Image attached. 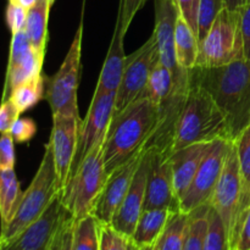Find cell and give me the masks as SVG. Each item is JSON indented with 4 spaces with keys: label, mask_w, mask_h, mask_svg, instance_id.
Listing matches in <instances>:
<instances>
[{
    "label": "cell",
    "mask_w": 250,
    "mask_h": 250,
    "mask_svg": "<svg viewBox=\"0 0 250 250\" xmlns=\"http://www.w3.org/2000/svg\"><path fill=\"white\" fill-rule=\"evenodd\" d=\"M188 78L214 98L226 119L229 139L236 141L250 126V60L242 58L219 67L195 66Z\"/></svg>",
    "instance_id": "6da1fadb"
},
{
    "label": "cell",
    "mask_w": 250,
    "mask_h": 250,
    "mask_svg": "<svg viewBox=\"0 0 250 250\" xmlns=\"http://www.w3.org/2000/svg\"><path fill=\"white\" fill-rule=\"evenodd\" d=\"M158 106L146 95L115 112L103 144L105 171L109 177L134 154L146 149L158 124Z\"/></svg>",
    "instance_id": "7a4b0ae2"
},
{
    "label": "cell",
    "mask_w": 250,
    "mask_h": 250,
    "mask_svg": "<svg viewBox=\"0 0 250 250\" xmlns=\"http://www.w3.org/2000/svg\"><path fill=\"white\" fill-rule=\"evenodd\" d=\"M229 139L224 114L207 89L189 83L176 125L171 153L197 143Z\"/></svg>",
    "instance_id": "3957f363"
},
{
    "label": "cell",
    "mask_w": 250,
    "mask_h": 250,
    "mask_svg": "<svg viewBox=\"0 0 250 250\" xmlns=\"http://www.w3.org/2000/svg\"><path fill=\"white\" fill-rule=\"evenodd\" d=\"M60 194L53 146L50 142L44 146V154L38 171L26 192L22 193L16 214L6 226L1 227L0 244H5L23 231L27 226L44 214L54 198Z\"/></svg>",
    "instance_id": "277c9868"
},
{
    "label": "cell",
    "mask_w": 250,
    "mask_h": 250,
    "mask_svg": "<svg viewBox=\"0 0 250 250\" xmlns=\"http://www.w3.org/2000/svg\"><path fill=\"white\" fill-rule=\"evenodd\" d=\"M106 181L103 146H99L82 161L77 172L60 192L61 202L75 221L93 215Z\"/></svg>",
    "instance_id": "5b68a950"
},
{
    "label": "cell",
    "mask_w": 250,
    "mask_h": 250,
    "mask_svg": "<svg viewBox=\"0 0 250 250\" xmlns=\"http://www.w3.org/2000/svg\"><path fill=\"white\" fill-rule=\"evenodd\" d=\"M244 58L239 10L225 7L212 23L207 36L199 42L197 65L219 67Z\"/></svg>",
    "instance_id": "8992f818"
},
{
    "label": "cell",
    "mask_w": 250,
    "mask_h": 250,
    "mask_svg": "<svg viewBox=\"0 0 250 250\" xmlns=\"http://www.w3.org/2000/svg\"><path fill=\"white\" fill-rule=\"evenodd\" d=\"M82 23L78 27L70 49L58 72L48 81L45 99L50 105L53 116L67 115L80 117L78 110V84L81 75V53H82Z\"/></svg>",
    "instance_id": "52a82bcc"
},
{
    "label": "cell",
    "mask_w": 250,
    "mask_h": 250,
    "mask_svg": "<svg viewBox=\"0 0 250 250\" xmlns=\"http://www.w3.org/2000/svg\"><path fill=\"white\" fill-rule=\"evenodd\" d=\"M71 219H73L72 215L63 207L58 194L39 219L11 241L0 244V250H51Z\"/></svg>",
    "instance_id": "ba28073f"
},
{
    "label": "cell",
    "mask_w": 250,
    "mask_h": 250,
    "mask_svg": "<svg viewBox=\"0 0 250 250\" xmlns=\"http://www.w3.org/2000/svg\"><path fill=\"white\" fill-rule=\"evenodd\" d=\"M115 99L116 92H105L102 94L94 93L93 95L89 109L78 131L77 148L68 180L77 172L82 161L89 155L90 151L104 144L105 136L115 114Z\"/></svg>",
    "instance_id": "9c48e42d"
},
{
    "label": "cell",
    "mask_w": 250,
    "mask_h": 250,
    "mask_svg": "<svg viewBox=\"0 0 250 250\" xmlns=\"http://www.w3.org/2000/svg\"><path fill=\"white\" fill-rule=\"evenodd\" d=\"M159 61V49L153 34L141 48L127 55L124 75L116 92L115 112L124 110L143 94L151 71Z\"/></svg>",
    "instance_id": "30bf717a"
},
{
    "label": "cell",
    "mask_w": 250,
    "mask_h": 250,
    "mask_svg": "<svg viewBox=\"0 0 250 250\" xmlns=\"http://www.w3.org/2000/svg\"><path fill=\"white\" fill-rule=\"evenodd\" d=\"M180 10L175 0H155V37L160 62L171 71L175 81V92L186 93L189 87L188 71L181 67L176 59L175 28L180 17Z\"/></svg>",
    "instance_id": "8fae6325"
},
{
    "label": "cell",
    "mask_w": 250,
    "mask_h": 250,
    "mask_svg": "<svg viewBox=\"0 0 250 250\" xmlns=\"http://www.w3.org/2000/svg\"><path fill=\"white\" fill-rule=\"evenodd\" d=\"M232 141L217 139L195 173L192 183L180 200V210L189 214L202 205L210 204L220 180Z\"/></svg>",
    "instance_id": "7c38bea8"
},
{
    "label": "cell",
    "mask_w": 250,
    "mask_h": 250,
    "mask_svg": "<svg viewBox=\"0 0 250 250\" xmlns=\"http://www.w3.org/2000/svg\"><path fill=\"white\" fill-rule=\"evenodd\" d=\"M239 199H241V173H239L238 153H237L236 143L232 142L224 170L210 200L211 207L219 212L226 226L229 236V244L236 225Z\"/></svg>",
    "instance_id": "4fadbf2b"
},
{
    "label": "cell",
    "mask_w": 250,
    "mask_h": 250,
    "mask_svg": "<svg viewBox=\"0 0 250 250\" xmlns=\"http://www.w3.org/2000/svg\"><path fill=\"white\" fill-rule=\"evenodd\" d=\"M146 154V149L134 154L127 163L120 166L107 177L103 192L98 199L93 215L103 224H110L115 212L121 207L131 188L133 178L139 167L142 159Z\"/></svg>",
    "instance_id": "5bb4252c"
},
{
    "label": "cell",
    "mask_w": 250,
    "mask_h": 250,
    "mask_svg": "<svg viewBox=\"0 0 250 250\" xmlns=\"http://www.w3.org/2000/svg\"><path fill=\"white\" fill-rule=\"evenodd\" d=\"M150 151V167L146 182V204L144 210L148 209H171L180 210V199L173 187L172 166L168 156L163 155L155 149Z\"/></svg>",
    "instance_id": "9a60e30c"
},
{
    "label": "cell",
    "mask_w": 250,
    "mask_h": 250,
    "mask_svg": "<svg viewBox=\"0 0 250 250\" xmlns=\"http://www.w3.org/2000/svg\"><path fill=\"white\" fill-rule=\"evenodd\" d=\"M81 124L82 119L77 116H67V115L53 116V129L49 142L53 146L60 192L68 182L71 166L77 148Z\"/></svg>",
    "instance_id": "2e32d148"
},
{
    "label": "cell",
    "mask_w": 250,
    "mask_h": 250,
    "mask_svg": "<svg viewBox=\"0 0 250 250\" xmlns=\"http://www.w3.org/2000/svg\"><path fill=\"white\" fill-rule=\"evenodd\" d=\"M149 167H150V151L149 149H146V154L139 164L131 188L110 222L115 229L128 238H132L133 236L139 217L144 211Z\"/></svg>",
    "instance_id": "e0dca14e"
},
{
    "label": "cell",
    "mask_w": 250,
    "mask_h": 250,
    "mask_svg": "<svg viewBox=\"0 0 250 250\" xmlns=\"http://www.w3.org/2000/svg\"><path fill=\"white\" fill-rule=\"evenodd\" d=\"M212 144L214 142L192 144L180 150L173 151L168 155V160L172 166L173 187H175L176 195L180 200L185 195L195 173L198 172L202 163L209 154Z\"/></svg>",
    "instance_id": "ac0fdd59"
},
{
    "label": "cell",
    "mask_w": 250,
    "mask_h": 250,
    "mask_svg": "<svg viewBox=\"0 0 250 250\" xmlns=\"http://www.w3.org/2000/svg\"><path fill=\"white\" fill-rule=\"evenodd\" d=\"M125 34L126 33L122 32L121 27L116 23L109 51L103 63L102 72H100L99 80L95 87V94H102L105 92H117L119 89L122 75H124L125 61L127 58L124 49Z\"/></svg>",
    "instance_id": "d6986e66"
},
{
    "label": "cell",
    "mask_w": 250,
    "mask_h": 250,
    "mask_svg": "<svg viewBox=\"0 0 250 250\" xmlns=\"http://www.w3.org/2000/svg\"><path fill=\"white\" fill-rule=\"evenodd\" d=\"M237 146L241 173V199L237 211L236 225L231 237V250H236L244 219L250 208V126L234 141Z\"/></svg>",
    "instance_id": "ffe728a7"
},
{
    "label": "cell",
    "mask_w": 250,
    "mask_h": 250,
    "mask_svg": "<svg viewBox=\"0 0 250 250\" xmlns=\"http://www.w3.org/2000/svg\"><path fill=\"white\" fill-rule=\"evenodd\" d=\"M175 212V210L171 209L144 210L139 217L138 224H137L131 239L139 248L155 246L161 233L165 229L168 220Z\"/></svg>",
    "instance_id": "44dd1931"
},
{
    "label": "cell",
    "mask_w": 250,
    "mask_h": 250,
    "mask_svg": "<svg viewBox=\"0 0 250 250\" xmlns=\"http://www.w3.org/2000/svg\"><path fill=\"white\" fill-rule=\"evenodd\" d=\"M55 0H38L27 12L26 32L31 39L32 48L45 55L48 43V22L50 9Z\"/></svg>",
    "instance_id": "7402d4cb"
},
{
    "label": "cell",
    "mask_w": 250,
    "mask_h": 250,
    "mask_svg": "<svg viewBox=\"0 0 250 250\" xmlns=\"http://www.w3.org/2000/svg\"><path fill=\"white\" fill-rule=\"evenodd\" d=\"M176 59L181 67L192 70L197 65L199 39L190 24L180 15L175 28Z\"/></svg>",
    "instance_id": "603a6c76"
},
{
    "label": "cell",
    "mask_w": 250,
    "mask_h": 250,
    "mask_svg": "<svg viewBox=\"0 0 250 250\" xmlns=\"http://www.w3.org/2000/svg\"><path fill=\"white\" fill-rule=\"evenodd\" d=\"M44 56H45L44 54H41L32 49L17 65H15L11 68H6V80H5L2 100H6L9 98L7 95H10V92L16 85L21 84L26 81L33 80V78L42 75Z\"/></svg>",
    "instance_id": "cb8c5ba5"
},
{
    "label": "cell",
    "mask_w": 250,
    "mask_h": 250,
    "mask_svg": "<svg viewBox=\"0 0 250 250\" xmlns=\"http://www.w3.org/2000/svg\"><path fill=\"white\" fill-rule=\"evenodd\" d=\"M22 192L14 168L0 170V215L1 227L6 226L19 208Z\"/></svg>",
    "instance_id": "d4e9b609"
},
{
    "label": "cell",
    "mask_w": 250,
    "mask_h": 250,
    "mask_svg": "<svg viewBox=\"0 0 250 250\" xmlns=\"http://www.w3.org/2000/svg\"><path fill=\"white\" fill-rule=\"evenodd\" d=\"M189 214L176 211L168 220L165 229L155 247L159 250H183L186 236H187Z\"/></svg>",
    "instance_id": "484cf974"
},
{
    "label": "cell",
    "mask_w": 250,
    "mask_h": 250,
    "mask_svg": "<svg viewBox=\"0 0 250 250\" xmlns=\"http://www.w3.org/2000/svg\"><path fill=\"white\" fill-rule=\"evenodd\" d=\"M173 88H175V81L172 73L159 61L151 71L148 84L142 95L148 97L159 107L170 97L171 93L173 92Z\"/></svg>",
    "instance_id": "4316f807"
},
{
    "label": "cell",
    "mask_w": 250,
    "mask_h": 250,
    "mask_svg": "<svg viewBox=\"0 0 250 250\" xmlns=\"http://www.w3.org/2000/svg\"><path fill=\"white\" fill-rule=\"evenodd\" d=\"M100 221L94 215H88L75 221L72 250H99Z\"/></svg>",
    "instance_id": "83f0119b"
},
{
    "label": "cell",
    "mask_w": 250,
    "mask_h": 250,
    "mask_svg": "<svg viewBox=\"0 0 250 250\" xmlns=\"http://www.w3.org/2000/svg\"><path fill=\"white\" fill-rule=\"evenodd\" d=\"M210 208L211 205L205 204L189 212V222L183 250H204Z\"/></svg>",
    "instance_id": "f1b7e54d"
},
{
    "label": "cell",
    "mask_w": 250,
    "mask_h": 250,
    "mask_svg": "<svg viewBox=\"0 0 250 250\" xmlns=\"http://www.w3.org/2000/svg\"><path fill=\"white\" fill-rule=\"evenodd\" d=\"M44 97V78L43 75L26 81L21 84L16 85L10 92L9 98L14 102L20 112H24L33 107L42 98Z\"/></svg>",
    "instance_id": "f546056e"
},
{
    "label": "cell",
    "mask_w": 250,
    "mask_h": 250,
    "mask_svg": "<svg viewBox=\"0 0 250 250\" xmlns=\"http://www.w3.org/2000/svg\"><path fill=\"white\" fill-rule=\"evenodd\" d=\"M204 250H231L229 236L226 226L219 212L212 207L210 208L209 211V224H208Z\"/></svg>",
    "instance_id": "4dcf8cb0"
},
{
    "label": "cell",
    "mask_w": 250,
    "mask_h": 250,
    "mask_svg": "<svg viewBox=\"0 0 250 250\" xmlns=\"http://www.w3.org/2000/svg\"><path fill=\"white\" fill-rule=\"evenodd\" d=\"M226 7L225 0H200L198 10V39L207 36L220 12Z\"/></svg>",
    "instance_id": "1f68e13d"
},
{
    "label": "cell",
    "mask_w": 250,
    "mask_h": 250,
    "mask_svg": "<svg viewBox=\"0 0 250 250\" xmlns=\"http://www.w3.org/2000/svg\"><path fill=\"white\" fill-rule=\"evenodd\" d=\"M128 237L120 233L110 224L100 222L99 250H128Z\"/></svg>",
    "instance_id": "d6a6232c"
},
{
    "label": "cell",
    "mask_w": 250,
    "mask_h": 250,
    "mask_svg": "<svg viewBox=\"0 0 250 250\" xmlns=\"http://www.w3.org/2000/svg\"><path fill=\"white\" fill-rule=\"evenodd\" d=\"M32 49L33 48H32L31 39H29L26 29H22V31L16 32V33H12L7 68H11L15 65H17Z\"/></svg>",
    "instance_id": "836d02e7"
},
{
    "label": "cell",
    "mask_w": 250,
    "mask_h": 250,
    "mask_svg": "<svg viewBox=\"0 0 250 250\" xmlns=\"http://www.w3.org/2000/svg\"><path fill=\"white\" fill-rule=\"evenodd\" d=\"M146 1V0H120L116 23L121 27L124 33H127L134 16L143 7Z\"/></svg>",
    "instance_id": "e575fe53"
},
{
    "label": "cell",
    "mask_w": 250,
    "mask_h": 250,
    "mask_svg": "<svg viewBox=\"0 0 250 250\" xmlns=\"http://www.w3.org/2000/svg\"><path fill=\"white\" fill-rule=\"evenodd\" d=\"M27 12H28V10L22 7L21 5L16 4L14 1H9L5 19H6L7 27L10 28L11 33H16V32L22 31V29H26Z\"/></svg>",
    "instance_id": "d590c367"
},
{
    "label": "cell",
    "mask_w": 250,
    "mask_h": 250,
    "mask_svg": "<svg viewBox=\"0 0 250 250\" xmlns=\"http://www.w3.org/2000/svg\"><path fill=\"white\" fill-rule=\"evenodd\" d=\"M37 132V125L32 119H17L10 128L9 133L14 137L15 142L24 143L31 141Z\"/></svg>",
    "instance_id": "8d00e7d4"
},
{
    "label": "cell",
    "mask_w": 250,
    "mask_h": 250,
    "mask_svg": "<svg viewBox=\"0 0 250 250\" xmlns=\"http://www.w3.org/2000/svg\"><path fill=\"white\" fill-rule=\"evenodd\" d=\"M14 137H12L9 132L1 133V139H0V170H4V168H14Z\"/></svg>",
    "instance_id": "74e56055"
},
{
    "label": "cell",
    "mask_w": 250,
    "mask_h": 250,
    "mask_svg": "<svg viewBox=\"0 0 250 250\" xmlns=\"http://www.w3.org/2000/svg\"><path fill=\"white\" fill-rule=\"evenodd\" d=\"M20 115L21 112L10 98L2 100L1 107H0V132L1 133L9 132L14 122L20 119Z\"/></svg>",
    "instance_id": "f35d334b"
},
{
    "label": "cell",
    "mask_w": 250,
    "mask_h": 250,
    "mask_svg": "<svg viewBox=\"0 0 250 250\" xmlns=\"http://www.w3.org/2000/svg\"><path fill=\"white\" fill-rule=\"evenodd\" d=\"M180 14L190 24L198 36V10L200 0H175Z\"/></svg>",
    "instance_id": "ab89813d"
},
{
    "label": "cell",
    "mask_w": 250,
    "mask_h": 250,
    "mask_svg": "<svg viewBox=\"0 0 250 250\" xmlns=\"http://www.w3.org/2000/svg\"><path fill=\"white\" fill-rule=\"evenodd\" d=\"M241 16V31L243 38L244 58L250 60V4H246L239 9Z\"/></svg>",
    "instance_id": "60d3db41"
},
{
    "label": "cell",
    "mask_w": 250,
    "mask_h": 250,
    "mask_svg": "<svg viewBox=\"0 0 250 250\" xmlns=\"http://www.w3.org/2000/svg\"><path fill=\"white\" fill-rule=\"evenodd\" d=\"M236 250H250V208L247 211L241 233H239L238 242H237Z\"/></svg>",
    "instance_id": "b9f144b4"
},
{
    "label": "cell",
    "mask_w": 250,
    "mask_h": 250,
    "mask_svg": "<svg viewBox=\"0 0 250 250\" xmlns=\"http://www.w3.org/2000/svg\"><path fill=\"white\" fill-rule=\"evenodd\" d=\"M73 225L75 220H71L66 226L65 231L62 233V241H61V250H72L73 243Z\"/></svg>",
    "instance_id": "7bdbcfd3"
},
{
    "label": "cell",
    "mask_w": 250,
    "mask_h": 250,
    "mask_svg": "<svg viewBox=\"0 0 250 250\" xmlns=\"http://www.w3.org/2000/svg\"><path fill=\"white\" fill-rule=\"evenodd\" d=\"M246 4H247V0H225V5H226V7L229 10H232V11L239 10Z\"/></svg>",
    "instance_id": "ee69618b"
},
{
    "label": "cell",
    "mask_w": 250,
    "mask_h": 250,
    "mask_svg": "<svg viewBox=\"0 0 250 250\" xmlns=\"http://www.w3.org/2000/svg\"><path fill=\"white\" fill-rule=\"evenodd\" d=\"M9 1L16 2V4L21 5V6L24 7L26 10H29L31 7H33L34 5H36V2L38 1V0H9Z\"/></svg>",
    "instance_id": "f6af8a7d"
},
{
    "label": "cell",
    "mask_w": 250,
    "mask_h": 250,
    "mask_svg": "<svg viewBox=\"0 0 250 250\" xmlns=\"http://www.w3.org/2000/svg\"><path fill=\"white\" fill-rule=\"evenodd\" d=\"M72 220V219H71ZM70 220V221H71ZM68 221V222H70ZM66 226H67V225H66ZM66 226H65V229H66ZM65 229H62V232H61L60 233V236L58 237V239H56V242L55 243H54V246H53V248H51V250H61V241H62V233H63V231H65Z\"/></svg>",
    "instance_id": "bcb514c9"
},
{
    "label": "cell",
    "mask_w": 250,
    "mask_h": 250,
    "mask_svg": "<svg viewBox=\"0 0 250 250\" xmlns=\"http://www.w3.org/2000/svg\"><path fill=\"white\" fill-rule=\"evenodd\" d=\"M128 250H141L138 246H137L136 243H134L132 239H129V244H128Z\"/></svg>",
    "instance_id": "7dc6e473"
},
{
    "label": "cell",
    "mask_w": 250,
    "mask_h": 250,
    "mask_svg": "<svg viewBox=\"0 0 250 250\" xmlns=\"http://www.w3.org/2000/svg\"><path fill=\"white\" fill-rule=\"evenodd\" d=\"M141 250H159L155 246H150V247H144V248H141Z\"/></svg>",
    "instance_id": "c3c4849f"
},
{
    "label": "cell",
    "mask_w": 250,
    "mask_h": 250,
    "mask_svg": "<svg viewBox=\"0 0 250 250\" xmlns=\"http://www.w3.org/2000/svg\"><path fill=\"white\" fill-rule=\"evenodd\" d=\"M247 4H250V0H247Z\"/></svg>",
    "instance_id": "681fc988"
}]
</instances>
